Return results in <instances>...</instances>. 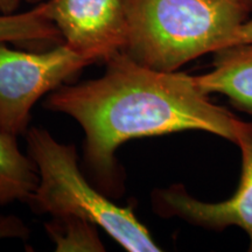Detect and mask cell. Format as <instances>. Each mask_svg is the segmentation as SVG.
<instances>
[{
	"label": "cell",
	"mask_w": 252,
	"mask_h": 252,
	"mask_svg": "<svg viewBox=\"0 0 252 252\" xmlns=\"http://www.w3.org/2000/svg\"><path fill=\"white\" fill-rule=\"evenodd\" d=\"M99 78L62 84L45 109L65 113L82 126L84 162L94 186L105 195L124 191V174L115 154L126 141L198 130L237 144L251 124L215 105L194 76L147 68L118 52L105 62Z\"/></svg>",
	"instance_id": "obj_1"
},
{
	"label": "cell",
	"mask_w": 252,
	"mask_h": 252,
	"mask_svg": "<svg viewBox=\"0 0 252 252\" xmlns=\"http://www.w3.org/2000/svg\"><path fill=\"white\" fill-rule=\"evenodd\" d=\"M127 40L123 52L159 71L229 46L252 12V0H125Z\"/></svg>",
	"instance_id": "obj_2"
},
{
	"label": "cell",
	"mask_w": 252,
	"mask_h": 252,
	"mask_svg": "<svg viewBox=\"0 0 252 252\" xmlns=\"http://www.w3.org/2000/svg\"><path fill=\"white\" fill-rule=\"evenodd\" d=\"M28 156L39 171V185L28 197L32 212L76 216L103 229L130 252L160 251L131 208L113 203L82 174L74 145L59 143L42 127L27 131Z\"/></svg>",
	"instance_id": "obj_3"
},
{
	"label": "cell",
	"mask_w": 252,
	"mask_h": 252,
	"mask_svg": "<svg viewBox=\"0 0 252 252\" xmlns=\"http://www.w3.org/2000/svg\"><path fill=\"white\" fill-rule=\"evenodd\" d=\"M90 64L64 43L42 52L0 43V130L15 137L25 133L34 104Z\"/></svg>",
	"instance_id": "obj_4"
},
{
	"label": "cell",
	"mask_w": 252,
	"mask_h": 252,
	"mask_svg": "<svg viewBox=\"0 0 252 252\" xmlns=\"http://www.w3.org/2000/svg\"><path fill=\"white\" fill-rule=\"evenodd\" d=\"M43 13L63 43L91 64L123 52L127 40L125 0H48Z\"/></svg>",
	"instance_id": "obj_5"
},
{
	"label": "cell",
	"mask_w": 252,
	"mask_h": 252,
	"mask_svg": "<svg viewBox=\"0 0 252 252\" xmlns=\"http://www.w3.org/2000/svg\"><path fill=\"white\" fill-rule=\"evenodd\" d=\"M242 153V174L234 196L219 203H207L191 197L184 186L174 185L152 193L153 209L162 217L176 216L194 225L222 230L229 225L244 229L252 251V124L237 144Z\"/></svg>",
	"instance_id": "obj_6"
},
{
	"label": "cell",
	"mask_w": 252,
	"mask_h": 252,
	"mask_svg": "<svg viewBox=\"0 0 252 252\" xmlns=\"http://www.w3.org/2000/svg\"><path fill=\"white\" fill-rule=\"evenodd\" d=\"M194 81L204 94H225L235 106L252 115V45L239 43L217 50L213 70L194 76Z\"/></svg>",
	"instance_id": "obj_7"
},
{
	"label": "cell",
	"mask_w": 252,
	"mask_h": 252,
	"mask_svg": "<svg viewBox=\"0 0 252 252\" xmlns=\"http://www.w3.org/2000/svg\"><path fill=\"white\" fill-rule=\"evenodd\" d=\"M39 180L35 162L21 152L17 137L0 130V206L27 202Z\"/></svg>",
	"instance_id": "obj_8"
},
{
	"label": "cell",
	"mask_w": 252,
	"mask_h": 252,
	"mask_svg": "<svg viewBox=\"0 0 252 252\" xmlns=\"http://www.w3.org/2000/svg\"><path fill=\"white\" fill-rule=\"evenodd\" d=\"M11 42L45 50L63 43L61 33L43 13L41 4L23 13L0 14V43Z\"/></svg>",
	"instance_id": "obj_9"
},
{
	"label": "cell",
	"mask_w": 252,
	"mask_h": 252,
	"mask_svg": "<svg viewBox=\"0 0 252 252\" xmlns=\"http://www.w3.org/2000/svg\"><path fill=\"white\" fill-rule=\"evenodd\" d=\"M46 228L56 243V251H105L98 238V226L81 217H53Z\"/></svg>",
	"instance_id": "obj_10"
},
{
	"label": "cell",
	"mask_w": 252,
	"mask_h": 252,
	"mask_svg": "<svg viewBox=\"0 0 252 252\" xmlns=\"http://www.w3.org/2000/svg\"><path fill=\"white\" fill-rule=\"evenodd\" d=\"M27 230L23 223L15 217L0 216V238L1 237H26Z\"/></svg>",
	"instance_id": "obj_11"
},
{
	"label": "cell",
	"mask_w": 252,
	"mask_h": 252,
	"mask_svg": "<svg viewBox=\"0 0 252 252\" xmlns=\"http://www.w3.org/2000/svg\"><path fill=\"white\" fill-rule=\"evenodd\" d=\"M239 43H250L252 45V20H247L237 30L234 32L230 37L229 46L239 45Z\"/></svg>",
	"instance_id": "obj_12"
},
{
	"label": "cell",
	"mask_w": 252,
	"mask_h": 252,
	"mask_svg": "<svg viewBox=\"0 0 252 252\" xmlns=\"http://www.w3.org/2000/svg\"><path fill=\"white\" fill-rule=\"evenodd\" d=\"M23 0H0V13L12 14L19 8Z\"/></svg>",
	"instance_id": "obj_13"
},
{
	"label": "cell",
	"mask_w": 252,
	"mask_h": 252,
	"mask_svg": "<svg viewBox=\"0 0 252 252\" xmlns=\"http://www.w3.org/2000/svg\"><path fill=\"white\" fill-rule=\"evenodd\" d=\"M25 1L30 2V4H40V2L42 1V0H25Z\"/></svg>",
	"instance_id": "obj_14"
}]
</instances>
